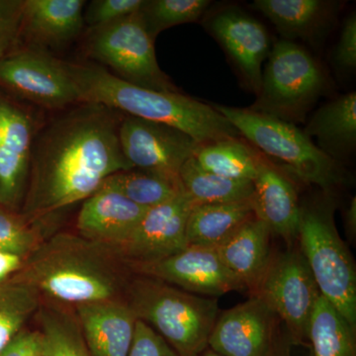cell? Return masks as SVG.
Masks as SVG:
<instances>
[{"mask_svg":"<svg viewBox=\"0 0 356 356\" xmlns=\"http://www.w3.org/2000/svg\"><path fill=\"white\" fill-rule=\"evenodd\" d=\"M111 110L86 104L55 122L32 151L24 216L41 222L92 195L115 173L132 170Z\"/></svg>","mask_w":356,"mask_h":356,"instance_id":"obj_1","label":"cell"},{"mask_svg":"<svg viewBox=\"0 0 356 356\" xmlns=\"http://www.w3.org/2000/svg\"><path fill=\"white\" fill-rule=\"evenodd\" d=\"M133 273L111 248L63 233L44 241L13 277L41 298L74 307L124 299Z\"/></svg>","mask_w":356,"mask_h":356,"instance_id":"obj_2","label":"cell"},{"mask_svg":"<svg viewBox=\"0 0 356 356\" xmlns=\"http://www.w3.org/2000/svg\"><path fill=\"white\" fill-rule=\"evenodd\" d=\"M67 65L79 88L81 102L86 104L120 110L128 116L172 126L188 134L200 145L241 137L214 106L179 91L140 88L97 65Z\"/></svg>","mask_w":356,"mask_h":356,"instance_id":"obj_3","label":"cell"},{"mask_svg":"<svg viewBox=\"0 0 356 356\" xmlns=\"http://www.w3.org/2000/svg\"><path fill=\"white\" fill-rule=\"evenodd\" d=\"M124 299L138 320L158 332L178 355L200 356L207 350L220 313L216 298L133 273Z\"/></svg>","mask_w":356,"mask_h":356,"instance_id":"obj_4","label":"cell"},{"mask_svg":"<svg viewBox=\"0 0 356 356\" xmlns=\"http://www.w3.org/2000/svg\"><path fill=\"white\" fill-rule=\"evenodd\" d=\"M257 151L283 172L321 191L334 192L348 181V173L334 159L323 153L294 124L257 113L250 108L215 105Z\"/></svg>","mask_w":356,"mask_h":356,"instance_id":"obj_5","label":"cell"},{"mask_svg":"<svg viewBox=\"0 0 356 356\" xmlns=\"http://www.w3.org/2000/svg\"><path fill=\"white\" fill-rule=\"evenodd\" d=\"M337 205L325 191L300 204L298 245L321 295L356 330L355 264L337 229Z\"/></svg>","mask_w":356,"mask_h":356,"instance_id":"obj_6","label":"cell"},{"mask_svg":"<svg viewBox=\"0 0 356 356\" xmlns=\"http://www.w3.org/2000/svg\"><path fill=\"white\" fill-rule=\"evenodd\" d=\"M325 86L318 60L300 44L281 40L271 48L257 99L248 108L296 125L305 121Z\"/></svg>","mask_w":356,"mask_h":356,"instance_id":"obj_7","label":"cell"},{"mask_svg":"<svg viewBox=\"0 0 356 356\" xmlns=\"http://www.w3.org/2000/svg\"><path fill=\"white\" fill-rule=\"evenodd\" d=\"M250 296L257 297L280 318L293 346L309 343V325L321 292L298 243L271 255Z\"/></svg>","mask_w":356,"mask_h":356,"instance_id":"obj_8","label":"cell"},{"mask_svg":"<svg viewBox=\"0 0 356 356\" xmlns=\"http://www.w3.org/2000/svg\"><path fill=\"white\" fill-rule=\"evenodd\" d=\"M154 43L139 11L95 29L88 53L128 83L153 90L178 91L159 67Z\"/></svg>","mask_w":356,"mask_h":356,"instance_id":"obj_9","label":"cell"},{"mask_svg":"<svg viewBox=\"0 0 356 356\" xmlns=\"http://www.w3.org/2000/svg\"><path fill=\"white\" fill-rule=\"evenodd\" d=\"M0 83L46 108L81 102L69 65L42 51H21L2 58Z\"/></svg>","mask_w":356,"mask_h":356,"instance_id":"obj_10","label":"cell"},{"mask_svg":"<svg viewBox=\"0 0 356 356\" xmlns=\"http://www.w3.org/2000/svg\"><path fill=\"white\" fill-rule=\"evenodd\" d=\"M203 26L235 65L243 83L257 95L262 67L271 50L266 26L238 6L208 10L203 16Z\"/></svg>","mask_w":356,"mask_h":356,"instance_id":"obj_11","label":"cell"},{"mask_svg":"<svg viewBox=\"0 0 356 356\" xmlns=\"http://www.w3.org/2000/svg\"><path fill=\"white\" fill-rule=\"evenodd\" d=\"M118 137L122 152L133 168L177 177L200 145L172 126L133 116L119 124Z\"/></svg>","mask_w":356,"mask_h":356,"instance_id":"obj_12","label":"cell"},{"mask_svg":"<svg viewBox=\"0 0 356 356\" xmlns=\"http://www.w3.org/2000/svg\"><path fill=\"white\" fill-rule=\"evenodd\" d=\"M127 266L134 274L163 281L192 294L220 296L245 290L212 248L187 245L161 261Z\"/></svg>","mask_w":356,"mask_h":356,"instance_id":"obj_13","label":"cell"},{"mask_svg":"<svg viewBox=\"0 0 356 356\" xmlns=\"http://www.w3.org/2000/svg\"><path fill=\"white\" fill-rule=\"evenodd\" d=\"M195 203L185 192L147 210L120 248L114 250L127 266L161 261L187 247L186 225Z\"/></svg>","mask_w":356,"mask_h":356,"instance_id":"obj_14","label":"cell"},{"mask_svg":"<svg viewBox=\"0 0 356 356\" xmlns=\"http://www.w3.org/2000/svg\"><path fill=\"white\" fill-rule=\"evenodd\" d=\"M280 324L257 297L222 312L208 341V348L222 356H266Z\"/></svg>","mask_w":356,"mask_h":356,"instance_id":"obj_15","label":"cell"},{"mask_svg":"<svg viewBox=\"0 0 356 356\" xmlns=\"http://www.w3.org/2000/svg\"><path fill=\"white\" fill-rule=\"evenodd\" d=\"M257 175L250 199L255 217L287 247L298 243L300 202L293 179L254 147Z\"/></svg>","mask_w":356,"mask_h":356,"instance_id":"obj_16","label":"cell"},{"mask_svg":"<svg viewBox=\"0 0 356 356\" xmlns=\"http://www.w3.org/2000/svg\"><path fill=\"white\" fill-rule=\"evenodd\" d=\"M147 210L102 186L83 201L77 215V232L90 242L117 250L132 236Z\"/></svg>","mask_w":356,"mask_h":356,"instance_id":"obj_17","label":"cell"},{"mask_svg":"<svg viewBox=\"0 0 356 356\" xmlns=\"http://www.w3.org/2000/svg\"><path fill=\"white\" fill-rule=\"evenodd\" d=\"M31 119L0 99V204L14 208L24 192L32 158Z\"/></svg>","mask_w":356,"mask_h":356,"instance_id":"obj_18","label":"cell"},{"mask_svg":"<svg viewBox=\"0 0 356 356\" xmlns=\"http://www.w3.org/2000/svg\"><path fill=\"white\" fill-rule=\"evenodd\" d=\"M74 308L91 356H128L138 318L125 299L83 304Z\"/></svg>","mask_w":356,"mask_h":356,"instance_id":"obj_19","label":"cell"},{"mask_svg":"<svg viewBox=\"0 0 356 356\" xmlns=\"http://www.w3.org/2000/svg\"><path fill=\"white\" fill-rule=\"evenodd\" d=\"M271 235L266 222L254 216L215 248L222 264L241 280L248 293L257 286L270 261Z\"/></svg>","mask_w":356,"mask_h":356,"instance_id":"obj_20","label":"cell"},{"mask_svg":"<svg viewBox=\"0 0 356 356\" xmlns=\"http://www.w3.org/2000/svg\"><path fill=\"white\" fill-rule=\"evenodd\" d=\"M86 3L83 0H24L22 30L40 44L67 43L83 30Z\"/></svg>","mask_w":356,"mask_h":356,"instance_id":"obj_21","label":"cell"},{"mask_svg":"<svg viewBox=\"0 0 356 356\" xmlns=\"http://www.w3.org/2000/svg\"><path fill=\"white\" fill-rule=\"evenodd\" d=\"M304 133L317 140L327 156L341 163L356 147V92L351 91L325 103L312 115Z\"/></svg>","mask_w":356,"mask_h":356,"instance_id":"obj_22","label":"cell"},{"mask_svg":"<svg viewBox=\"0 0 356 356\" xmlns=\"http://www.w3.org/2000/svg\"><path fill=\"white\" fill-rule=\"evenodd\" d=\"M334 2L323 0H255L252 7L276 27L282 40L313 39L329 24Z\"/></svg>","mask_w":356,"mask_h":356,"instance_id":"obj_23","label":"cell"},{"mask_svg":"<svg viewBox=\"0 0 356 356\" xmlns=\"http://www.w3.org/2000/svg\"><path fill=\"white\" fill-rule=\"evenodd\" d=\"M254 216L250 200L195 205L187 221V245L217 248Z\"/></svg>","mask_w":356,"mask_h":356,"instance_id":"obj_24","label":"cell"},{"mask_svg":"<svg viewBox=\"0 0 356 356\" xmlns=\"http://www.w3.org/2000/svg\"><path fill=\"white\" fill-rule=\"evenodd\" d=\"M313 356H356V330L321 295L309 325Z\"/></svg>","mask_w":356,"mask_h":356,"instance_id":"obj_25","label":"cell"},{"mask_svg":"<svg viewBox=\"0 0 356 356\" xmlns=\"http://www.w3.org/2000/svg\"><path fill=\"white\" fill-rule=\"evenodd\" d=\"M102 186L119 192L147 209L161 205L184 192L177 175L139 168L115 173L105 179Z\"/></svg>","mask_w":356,"mask_h":356,"instance_id":"obj_26","label":"cell"},{"mask_svg":"<svg viewBox=\"0 0 356 356\" xmlns=\"http://www.w3.org/2000/svg\"><path fill=\"white\" fill-rule=\"evenodd\" d=\"M179 178L185 193L195 205L248 201L254 194L252 181L229 179L207 172L193 156L180 168Z\"/></svg>","mask_w":356,"mask_h":356,"instance_id":"obj_27","label":"cell"},{"mask_svg":"<svg viewBox=\"0 0 356 356\" xmlns=\"http://www.w3.org/2000/svg\"><path fill=\"white\" fill-rule=\"evenodd\" d=\"M193 158L203 170L221 177L254 181L257 175L254 147L240 138L199 145Z\"/></svg>","mask_w":356,"mask_h":356,"instance_id":"obj_28","label":"cell"},{"mask_svg":"<svg viewBox=\"0 0 356 356\" xmlns=\"http://www.w3.org/2000/svg\"><path fill=\"white\" fill-rule=\"evenodd\" d=\"M38 320L42 356H91L76 315L48 305L39 311Z\"/></svg>","mask_w":356,"mask_h":356,"instance_id":"obj_29","label":"cell"},{"mask_svg":"<svg viewBox=\"0 0 356 356\" xmlns=\"http://www.w3.org/2000/svg\"><path fill=\"white\" fill-rule=\"evenodd\" d=\"M39 306V295L27 285L13 278L0 284V353L23 331Z\"/></svg>","mask_w":356,"mask_h":356,"instance_id":"obj_30","label":"cell"},{"mask_svg":"<svg viewBox=\"0 0 356 356\" xmlns=\"http://www.w3.org/2000/svg\"><path fill=\"white\" fill-rule=\"evenodd\" d=\"M209 0H145L140 14L149 36L173 26L196 22L207 13Z\"/></svg>","mask_w":356,"mask_h":356,"instance_id":"obj_31","label":"cell"},{"mask_svg":"<svg viewBox=\"0 0 356 356\" xmlns=\"http://www.w3.org/2000/svg\"><path fill=\"white\" fill-rule=\"evenodd\" d=\"M44 241L41 222L0 211V252L26 259Z\"/></svg>","mask_w":356,"mask_h":356,"instance_id":"obj_32","label":"cell"},{"mask_svg":"<svg viewBox=\"0 0 356 356\" xmlns=\"http://www.w3.org/2000/svg\"><path fill=\"white\" fill-rule=\"evenodd\" d=\"M145 0H93L84 13V22L93 29L104 27L139 13Z\"/></svg>","mask_w":356,"mask_h":356,"instance_id":"obj_33","label":"cell"},{"mask_svg":"<svg viewBox=\"0 0 356 356\" xmlns=\"http://www.w3.org/2000/svg\"><path fill=\"white\" fill-rule=\"evenodd\" d=\"M334 69L341 72H355L356 69V13L353 11L343 21L339 38L332 53Z\"/></svg>","mask_w":356,"mask_h":356,"instance_id":"obj_34","label":"cell"},{"mask_svg":"<svg viewBox=\"0 0 356 356\" xmlns=\"http://www.w3.org/2000/svg\"><path fill=\"white\" fill-rule=\"evenodd\" d=\"M23 1L0 0V60L8 56L22 30Z\"/></svg>","mask_w":356,"mask_h":356,"instance_id":"obj_35","label":"cell"},{"mask_svg":"<svg viewBox=\"0 0 356 356\" xmlns=\"http://www.w3.org/2000/svg\"><path fill=\"white\" fill-rule=\"evenodd\" d=\"M128 356H179L158 332L137 320L132 346Z\"/></svg>","mask_w":356,"mask_h":356,"instance_id":"obj_36","label":"cell"},{"mask_svg":"<svg viewBox=\"0 0 356 356\" xmlns=\"http://www.w3.org/2000/svg\"><path fill=\"white\" fill-rule=\"evenodd\" d=\"M0 356H42V339L39 331H21Z\"/></svg>","mask_w":356,"mask_h":356,"instance_id":"obj_37","label":"cell"},{"mask_svg":"<svg viewBox=\"0 0 356 356\" xmlns=\"http://www.w3.org/2000/svg\"><path fill=\"white\" fill-rule=\"evenodd\" d=\"M292 348L293 346L286 330L280 322L274 332L273 341H271L270 348H269L266 356H293ZM309 356L313 355L310 353Z\"/></svg>","mask_w":356,"mask_h":356,"instance_id":"obj_38","label":"cell"},{"mask_svg":"<svg viewBox=\"0 0 356 356\" xmlns=\"http://www.w3.org/2000/svg\"><path fill=\"white\" fill-rule=\"evenodd\" d=\"M24 261L19 255L0 252V284L15 275L22 268Z\"/></svg>","mask_w":356,"mask_h":356,"instance_id":"obj_39","label":"cell"},{"mask_svg":"<svg viewBox=\"0 0 356 356\" xmlns=\"http://www.w3.org/2000/svg\"><path fill=\"white\" fill-rule=\"evenodd\" d=\"M343 224L348 238L355 241L356 235V198L351 199L348 207L343 211Z\"/></svg>","mask_w":356,"mask_h":356,"instance_id":"obj_40","label":"cell"},{"mask_svg":"<svg viewBox=\"0 0 356 356\" xmlns=\"http://www.w3.org/2000/svg\"><path fill=\"white\" fill-rule=\"evenodd\" d=\"M200 356H222L218 355V353H214V351L211 350L210 348H207V350H204V353Z\"/></svg>","mask_w":356,"mask_h":356,"instance_id":"obj_41","label":"cell"}]
</instances>
